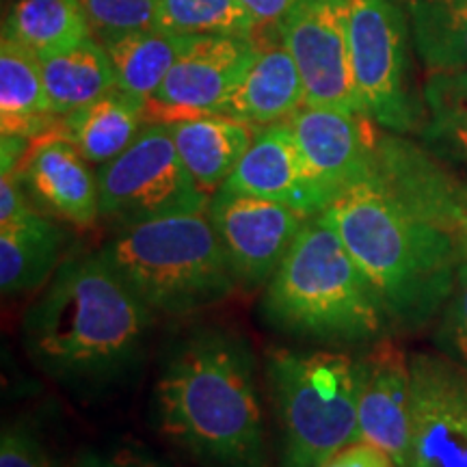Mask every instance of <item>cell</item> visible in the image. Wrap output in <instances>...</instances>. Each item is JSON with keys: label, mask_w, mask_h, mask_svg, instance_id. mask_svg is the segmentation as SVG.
<instances>
[{"label": "cell", "mask_w": 467, "mask_h": 467, "mask_svg": "<svg viewBox=\"0 0 467 467\" xmlns=\"http://www.w3.org/2000/svg\"><path fill=\"white\" fill-rule=\"evenodd\" d=\"M375 292L389 329L420 331L451 299L463 255L451 234L407 208L377 167L323 210Z\"/></svg>", "instance_id": "6da1fadb"}, {"label": "cell", "mask_w": 467, "mask_h": 467, "mask_svg": "<svg viewBox=\"0 0 467 467\" xmlns=\"http://www.w3.org/2000/svg\"><path fill=\"white\" fill-rule=\"evenodd\" d=\"M151 309L121 282L104 255L61 262L26 309L22 337L31 359L63 383H102L141 355Z\"/></svg>", "instance_id": "7a4b0ae2"}, {"label": "cell", "mask_w": 467, "mask_h": 467, "mask_svg": "<svg viewBox=\"0 0 467 467\" xmlns=\"http://www.w3.org/2000/svg\"><path fill=\"white\" fill-rule=\"evenodd\" d=\"M156 416L169 440L208 467H266L254 353L243 337L202 329L180 344L156 383Z\"/></svg>", "instance_id": "3957f363"}, {"label": "cell", "mask_w": 467, "mask_h": 467, "mask_svg": "<svg viewBox=\"0 0 467 467\" xmlns=\"http://www.w3.org/2000/svg\"><path fill=\"white\" fill-rule=\"evenodd\" d=\"M262 314L285 334L325 344H366L389 329L370 284L323 213L306 221L268 279Z\"/></svg>", "instance_id": "277c9868"}, {"label": "cell", "mask_w": 467, "mask_h": 467, "mask_svg": "<svg viewBox=\"0 0 467 467\" xmlns=\"http://www.w3.org/2000/svg\"><path fill=\"white\" fill-rule=\"evenodd\" d=\"M100 254L151 312L206 309L236 285L208 210L128 227Z\"/></svg>", "instance_id": "5b68a950"}, {"label": "cell", "mask_w": 467, "mask_h": 467, "mask_svg": "<svg viewBox=\"0 0 467 467\" xmlns=\"http://www.w3.org/2000/svg\"><path fill=\"white\" fill-rule=\"evenodd\" d=\"M266 379L282 429V467H323L359 441V361L331 350L275 348Z\"/></svg>", "instance_id": "8992f818"}, {"label": "cell", "mask_w": 467, "mask_h": 467, "mask_svg": "<svg viewBox=\"0 0 467 467\" xmlns=\"http://www.w3.org/2000/svg\"><path fill=\"white\" fill-rule=\"evenodd\" d=\"M96 175L100 219L117 232L175 214L206 213L210 203V195L180 159L165 121L145 124L139 137Z\"/></svg>", "instance_id": "52a82bcc"}, {"label": "cell", "mask_w": 467, "mask_h": 467, "mask_svg": "<svg viewBox=\"0 0 467 467\" xmlns=\"http://www.w3.org/2000/svg\"><path fill=\"white\" fill-rule=\"evenodd\" d=\"M348 46L361 109L396 134L422 130L426 104L407 80V20L396 0H348Z\"/></svg>", "instance_id": "ba28073f"}, {"label": "cell", "mask_w": 467, "mask_h": 467, "mask_svg": "<svg viewBox=\"0 0 467 467\" xmlns=\"http://www.w3.org/2000/svg\"><path fill=\"white\" fill-rule=\"evenodd\" d=\"M275 25L299 67L306 104L364 113L350 67L348 0H296Z\"/></svg>", "instance_id": "9c48e42d"}, {"label": "cell", "mask_w": 467, "mask_h": 467, "mask_svg": "<svg viewBox=\"0 0 467 467\" xmlns=\"http://www.w3.org/2000/svg\"><path fill=\"white\" fill-rule=\"evenodd\" d=\"M234 282L258 288L268 282L309 217L284 203L219 189L208 203Z\"/></svg>", "instance_id": "30bf717a"}, {"label": "cell", "mask_w": 467, "mask_h": 467, "mask_svg": "<svg viewBox=\"0 0 467 467\" xmlns=\"http://www.w3.org/2000/svg\"><path fill=\"white\" fill-rule=\"evenodd\" d=\"M407 467H467V370L441 353L411 355Z\"/></svg>", "instance_id": "8fae6325"}, {"label": "cell", "mask_w": 467, "mask_h": 467, "mask_svg": "<svg viewBox=\"0 0 467 467\" xmlns=\"http://www.w3.org/2000/svg\"><path fill=\"white\" fill-rule=\"evenodd\" d=\"M258 52L251 35H197L148 100V121L217 113Z\"/></svg>", "instance_id": "7c38bea8"}, {"label": "cell", "mask_w": 467, "mask_h": 467, "mask_svg": "<svg viewBox=\"0 0 467 467\" xmlns=\"http://www.w3.org/2000/svg\"><path fill=\"white\" fill-rule=\"evenodd\" d=\"M377 171L420 217L451 234L467 260V182L400 137L379 134Z\"/></svg>", "instance_id": "4fadbf2b"}, {"label": "cell", "mask_w": 467, "mask_h": 467, "mask_svg": "<svg viewBox=\"0 0 467 467\" xmlns=\"http://www.w3.org/2000/svg\"><path fill=\"white\" fill-rule=\"evenodd\" d=\"M284 124L307 167L334 195L375 171L379 134L368 115L303 104Z\"/></svg>", "instance_id": "5bb4252c"}, {"label": "cell", "mask_w": 467, "mask_h": 467, "mask_svg": "<svg viewBox=\"0 0 467 467\" xmlns=\"http://www.w3.org/2000/svg\"><path fill=\"white\" fill-rule=\"evenodd\" d=\"M221 189L284 203L306 217L320 214L336 200L307 167L285 124L258 128L243 161Z\"/></svg>", "instance_id": "9a60e30c"}, {"label": "cell", "mask_w": 467, "mask_h": 467, "mask_svg": "<svg viewBox=\"0 0 467 467\" xmlns=\"http://www.w3.org/2000/svg\"><path fill=\"white\" fill-rule=\"evenodd\" d=\"M359 361V441L381 448L407 467L411 441V358L389 340Z\"/></svg>", "instance_id": "2e32d148"}, {"label": "cell", "mask_w": 467, "mask_h": 467, "mask_svg": "<svg viewBox=\"0 0 467 467\" xmlns=\"http://www.w3.org/2000/svg\"><path fill=\"white\" fill-rule=\"evenodd\" d=\"M17 180L39 206L76 227L100 219L98 175L67 139L55 130L33 139L16 169Z\"/></svg>", "instance_id": "e0dca14e"}, {"label": "cell", "mask_w": 467, "mask_h": 467, "mask_svg": "<svg viewBox=\"0 0 467 467\" xmlns=\"http://www.w3.org/2000/svg\"><path fill=\"white\" fill-rule=\"evenodd\" d=\"M306 104V89L277 26L273 37H258V52L238 85L221 102L217 115L255 128L284 124Z\"/></svg>", "instance_id": "ac0fdd59"}, {"label": "cell", "mask_w": 467, "mask_h": 467, "mask_svg": "<svg viewBox=\"0 0 467 467\" xmlns=\"http://www.w3.org/2000/svg\"><path fill=\"white\" fill-rule=\"evenodd\" d=\"M184 167L197 186L214 195L243 161L258 128L225 115H197L169 121Z\"/></svg>", "instance_id": "d6986e66"}, {"label": "cell", "mask_w": 467, "mask_h": 467, "mask_svg": "<svg viewBox=\"0 0 467 467\" xmlns=\"http://www.w3.org/2000/svg\"><path fill=\"white\" fill-rule=\"evenodd\" d=\"M148 121V100L113 87L102 98L61 117L52 130L67 139L89 165H107L130 145Z\"/></svg>", "instance_id": "ffe728a7"}, {"label": "cell", "mask_w": 467, "mask_h": 467, "mask_svg": "<svg viewBox=\"0 0 467 467\" xmlns=\"http://www.w3.org/2000/svg\"><path fill=\"white\" fill-rule=\"evenodd\" d=\"M57 117L46 91L42 58L11 35L0 42V130L37 139L52 130Z\"/></svg>", "instance_id": "44dd1931"}, {"label": "cell", "mask_w": 467, "mask_h": 467, "mask_svg": "<svg viewBox=\"0 0 467 467\" xmlns=\"http://www.w3.org/2000/svg\"><path fill=\"white\" fill-rule=\"evenodd\" d=\"M195 37L145 26L102 35L100 42L107 50L117 89L150 100Z\"/></svg>", "instance_id": "7402d4cb"}, {"label": "cell", "mask_w": 467, "mask_h": 467, "mask_svg": "<svg viewBox=\"0 0 467 467\" xmlns=\"http://www.w3.org/2000/svg\"><path fill=\"white\" fill-rule=\"evenodd\" d=\"M58 227L35 213L20 223L0 225V290L5 296L46 288L61 266Z\"/></svg>", "instance_id": "603a6c76"}, {"label": "cell", "mask_w": 467, "mask_h": 467, "mask_svg": "<svg viewBox=\"0 0 467 467\" xmlns=\"http://www.w3.org/2000/svg\"><path fill=\"white\" fill-rule=\"evenodd\" d=\"M42 58L46 91L57 119L85 107L115 87L113 69L100 39H85L72 48Z\"/></svg>", "instance_id": "cb8c5ba5"}, {"label": "cell", "mask_w": 467, "mask_h": 467, "mask_svg": "<svg viewBox=\"0 0 467 467\" xmlns=\"http://www.w3.org/2000/svg\"><path fill=\"white\" fill-rule=\"evenodd\" d=\"M91 28L85 0H17L3 33L46 57L89 39Z\"/></svg>", "instance_id": "d4e9b609"}, {"label": "cell", "mask_w": 467, "mask_h": 467, "mask_svg": "<svg viewBox=\"0 0 467 467\" xmlns=\"http://www.w3.org/2000/svg\"><path fill=\"white\" fill-rule=\"evenodd\" d=\"M413 44L429 72L467 69V0H405Z\"/></svg>", "instance_id": "484cf974"}, {"label": "cell", "mask_w": 467, "mask_h": 467, "mask_svg": "<svg viewBox=\"0 0 467 467\" xmlns=\"http://www.w3.org/2000/svg\"><path fill=\"white\" fill-rule=\"evenodd\" d=\"M424 104L426 141L437 154L467 167V69L431 74Z\"/></svg>", "instance_id": "4316f807"}, {"label": "cell", "mask_w": 467, "mask_h": 467, "mask_svg": "<svg viewBox=\"0 0 467 467\" xmlns=\"http://www.w3.org/2000/svg\"><path fill=\"white\" fill-rule=\"evenodd\" d=\"M258 26L241 0H159L151 20L173 35H251Z\"/></svg>", "instance_id": "83f0119b"}, {"label": "cell", "mask_w": 467, "mask_h": 467, "mask_svg": "<svg viewBox=\"0 0 467 467\" xmlns=\"http://www.w3.org/2000/svg\"><path fill=\"white\" fill-rule=\"evenodd\" d=\"M433 340L443 358L467 370V260L461 262L457 284L441 309Z\"/></svg>", "instance_id": "f1b7e54d"}, {"label": "cell", "mask_w": 467, "mask_h": 467, "mask_svg": "<svg viewBox=\"0 0 467 467\" xmlns=\"http://www.w3.org/2000/svg\"><path fill=\"white\" fill-rule=\"evenodd\" d=\"M85 5L91 26L102 37L109 33L151 26L159 0H85Z\"/></svg>", "instance_id": "f546056e"}, {"label": "cell", "mask_w": 467, "mask_h": 467, "mask_svg": "<svg viewBox=\"0 0 467 467\" xmlns=\"http://www.w3.org/2000/svg\"><path fill=\"white\" fill-rule=\"evenodd\" d=\"M0 467H57L35 437L20 429H5L0 440Z\"/></svg>", "instance_id": "4dcf8cb0"}, {"label": "cell", "mask_w": 467, "mask_h": 467, "mask_svg": "<svg viewBox=\"0 0 467 467\" xmlns=\"http://www.w3.org/2000/svg\"><path fill=\"white\" fill-rule=\"evenodd\" d=\"M37 213L31 203H28L26 191L14 173L0 175V225L20 223Z\"/></svg>", "instance_id": "1f68e13d"}, {"label": "cell", "mask_w": 467, "mask_h": 467, "mask_svg": "<svg viewBox=\"0 0 467 467\" xmlns=\"http://www.w3.org/2000/svg\"><path fill=\"white\" fill-rule=\"evenodd\" d=\"M323 467H396L394 459L368 441H355L331 457Z\"/></svg>", "instance_id": "d6a6232c"}, {"label": "cell", "mask_w": 467, "mask_h": 467, "mask_svg": "<svg viewBox=\"0 0 467 467\" xmlns=\"http://www.w3.org/2000/svg\"><path fill=\"white\" fill-rule=\"evenodd\" d=\"M241 3L258 25H268V22L282 20L296 0H241Z\"/></svg>", "instance_id": "836d02e7"}, {"label": "cell", "mask_w": 467, "mask_h": 467, "mask_svg": "<svg viewBox=\"0 0 467 467\" xmlns=\"http://www.w3.org/2000/svg\"><path fill=\"white\" fill-rule=\"evenodd\" d=\"M76 467H161L151 461L128 457V454H113V457H107V454H96L87 452L78 459Z\"/></svg>", "instance_id": "e575fe53"}]
</instances>
